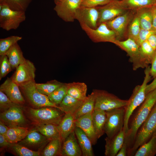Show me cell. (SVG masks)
<instances>
[{"label":"cell","instance_id":"cell-53","mask_svg":"<svg viewBox=\"0 0 156 156\" xmlns=\"http://www.w3.org/2000/svg\"><path fill=\"white\" fill-rule=\"evenodd\" d=\"M64 0H54V2L55 4H56Z\"/></svg>","mask_w":156,"mask_h":156},{"label":"cell","instance_id":"cell-45","mask_svg":"<svg viewBox=\"0 0 156 156\" xmlns=\"http://www.w3.org/2000/svg\"><path fill=\"white\" fill-rule=\"evenodd\" d=\"M112 0H82L81 6L87 7L95 8L99 5H104Z\"/></svg>","mask_w":156,"mask_h":156},{"label":"cell","instance_id":"cell-15","mask_svg":"<svg viewBox=\"0 0 156 156\" xmlns=\"http://www.w3.org/2000/svg\"><path fill=\"white\" fill-rule=\"evenodd\" d=\"M96 8L99 13L98 26L102 23H106L121 15L125 10L120 6L114 0H112L103 7Z\"/></svg>","mask_w":156,"mask_h":156},{"label":"cell","instance_id":"cell-8","mask_svg":"<svg viewBox=\"0 0 156 156\" xmlns=\"http://www.w3.org/2000/svg\"><path fill=\"white\" fill-rule=\"evenodd\" d=\"M107 118L105 132L108 139H111L123 129L125 107L105 111Z\"/></svg>","mask_w":156,"mask_h":156},{"label":"cell","instance_id":"cell-40","mask_svg":"<svg viewBox=\"0 0 156 156\" xmlns=\"http://www.w3.org/2000/svg\"><path fill=\"white\" fill-rule=\"evenodd\" d=\"M22 39L18 36H11L0 39V55H5L6 51L13 45Z\"/></svg>","mask_w":156,"mask_h":156},{"label":"cell","instance_id":"cell-11","mask_svg":"<svg viewBox=\"0 0 156 156\" xmlns=\"http://www.w3.org/2000/svg\"><path fill=\"white\" fill-rule=\"evenodd\" d=\"M36 70V68L33 63L26 59L16 68L10 78L20 87L35 81Z\"/></svg>","mask_w":156,"mask_h":156},{"label":"cell","instance_id":"cell-7","mask_svg":"<svg viewBox=\"0 0 156 156\" xmlns=\"http://www.w3.org/2000/svg\"><path fill=\"white\" fill-rule=\"evenodd\" d=\"M36 84L35 81H34L19 87L29 103L37 108L51 107L59 109L58 106L49 100L47 96L38 91Z\"/></svg>","mask_w":156,"mask_h":156},{"label":"cell","instance_id":"cell-10","mask_svg":"<svg viewBox=\"0 0 156 156\" xmlns=\"http://www.w3.org/2000/svg\"><path fill=\"white\" fill-rule=\"evenodd\" d=\"M21 105L16 104L1 112L0 120L9 128L25 127L27 122L23 114Z\"/></svg>","mask_w":156,"mask_h":156},{"label":"cell","instance_id":"cell-13","mask_svg":"<svg viewBox=\"0 0 156 156\" xmlns=\"http://www.w3.org/2000/svg\"><path fill=\"white\" fill-rule=\"evenodd\" d=\"M115 44L127 53L130 57V61L132 63L134 70L144 68L141 60L139 46L134 40L129 38L123 41L117 40Z\"/></svg>","mask_w":156,"mask_h":156},{"label":"cell","instance_id":"cell-22","mask_svg":"<svg viewBox=\"0 0 156 156\" xmlns=\"http://www.w3.org/2000/svg\"><path fill=\"white\" fill-rule=\"evenodd\" d=\"M60 138L63 142L74 131L75 120L73 115L66 113L61 122L57 126Z\"/></svg>","mask_w":156,"mask_h":156},{"label":"cell","instance_id":"cell-41","mask_svg":"<svg viewBox=\"0 0 156 156\" xmlns=\"http://www.w3.org/2000/svg\"><path fill=\"white\" fill-rule=\"evenodd\" d=\"M0 56V80H1L10 72L12 69L7 55L5 54Z\"/></svg>","mask_w":156,"mask_h":156},{"label":"cell","instance_id":"cell-30","mask_svg":"<svg viewBox=\"0 0 156 156\" xmlns=\"http://www.w3.org/2000/svg\"><path fill=\"white\" fill-rule=\"evenodd\" d=\"M95 99V93L93 90L91 94L87 96L79 109L73 115L75 120L83 115L93 112L94 109Z\"/></svg>","mask_w":156,"mask_h":156},{"label":"cell","instance_id":"cell-54","mask_svg":"<svg viewBox=\"0 0 156 156\" xmlns=\"http://www.w3.org/2000/svg\"><path fill=\"white\" fill-rule=\"evenodd\" d=\"M155 6H156V4H155Z\"/></svg>","mask_w":156,"mask_h":156},{"label":"cell","instance_id":"cell-48","mask_svg":"<svg viewBox=\"0 0 156 156\" xmlns=\"http://www.w3.org/2000/svg\"><path fill=\"white\" fill-rule=\"evenodd\" d=\"M128 147L126 144L124 142L122 147L116 156H127Z\"/></svg>","mask_w":156,"mask_h":156},{"label":"cell","instance_id":"cell-35","mask_svg":"<svg viewBox=\"0 0 156 156\" xmlns=\"http://www.w3.org/2000/svg\"><path fill=\"white\" fill-rule=\"evenodd\" d=\"M152 7L146 8L138 16L141 29L145 30H152Z\"/></svg>","mask_w":156,"mask_h":156},{"label":"cell","instance_id":"cell-50","mask_svg":"<svg viewBox=\"0 0 156 156\" xmlns=\"http://www.w3.org/2000/svg\"><path fill=\"white\" fill-rule=\"evenodd\" d=\"M151 10L153 16L152 29L156 31V6L155 5L152 7Z\"/></svg>","mask_w":156,"mask_h":156},{"label":"cell","instance_id":"cell-47","mask_svg":"<svg viewBox=\"0 0 156 156\" xmlns=\"http://www.w3.org/2000/svg\"><path fill=\"white\" fill-rule=\"evenodd\" d=\"M149 44L155 50H156V34L151 35L147 40Z\"/></svg>","mask_w":156,"mask_h":156},{"label":"cell","instance_id":"cell-25","mask_svg":"<svg viewBox=\"0 0 156 156\" xmlns=\"http://www.w3.org/2000/svg\"><path fill=\"white\" fill-rule=\"evenodd\" d=\"M84 101L77 99L67 94L58 106L59 109L65 114L73 115L79 109Z\"/></svg>","mask_w":156,"mask_h":156},{"label":"cell","instance_id":"cell-14","mask_svg":"<svg viewBox=\"0 0 156 156\" xmlns=\"http://www.w3.org/2000/svg\"><path fill=\"white\" fill-rule=\"evenodd\" d=\"M99 16V10L96 7H87L81 6L77 10L75 19L80 25H85L90 28L95 29L98 27Z\"/></svg>","mask_w":156,"mask_h":156},{"label":"cell","instance_id":"cell-39","mask_svg":"<svg viewBox=\"0 0 156 156\" xmlns=\"http://www.w3.org/2000/svg\"><path fill=\"white\" fill-rule=\"evenodd\" d=\"M9 147L16 155L19 156H39L41 155L39 151H35L18 143L11 144Z\"/></svg>","mask_w":156,"mask_h":156},{"label":"cell","instance_id":"cell-51","mask_svg":"<svg viewBox=\"0 0 156 156\" xmlns=\"http://www.w3.org/2000/svg\"><path fill=\"white\" fill-rule=\"evenodd\" d=\"M156 88V77L149 84H147L146 89V94Z\"/></svg>","mask_w":156,"mask_h":156},{"label":"cell","instance_id":"cell-44","mask_svg":"<svg viewBox=\"0 0 156 156\" xmlns=\"http://www.w3.org/2000/svg\"><path fill=\"white\" fill-rule=\"evenodd\" d=\"M156 32L153 30H145L141 28L136 43L139 47L142 42L147 40L148 38L151 35L155 34Z\"/></svg>","mask_w":156,"mask_h":156},{"label":"cell","instance_id":"cell-37","mask_svg":"<svg viewBox=\"0 0 156 156\" xmlns=\"http://www.w3.org/2000/svg\"><path fill=\"white\" fill-rule=\"evenodd\" d=\"M68 86V83H64L48 96L49 100L54 104L59 105L67 94Z\"/></svg>","mask_w":156,"mask_h":156},{"label":"cell","instance_id":"cell-32","mask_svg":"<svg viewBox=\"0 0 156 156\" xmlns=\"http://www.w3.org/2000/svg\"><path fill=\"white\" fill-rule=\"evenodd\" d=\"M140 56L144 68L151 64L154 57L155 50L149 44L147 40L142 42L139 47Z\"/></svg>","mask_w":156,"mask_h":156},{"label":"cell","instance_id":"cell-31","mask_svg":"<svg viewBox=\"0 0 156 156\" xmlns=\"http://www.w3.org/2000/svg\"><path fill=\"white\" fill-rule=\"evenodd\" d=\"M36 125L35 129L49 140L60 138L57 125L50 123Z\"/></svg>","mask_w":156,"mask_h":156},{"label":"cell","instance_id":"cell-12","mask_svg":"<svg viewBox=\"0 0 156 156\" xmlns=\"http://www.w3.org/2000/svg\"><path fill=\"white\" fill-rule=\"evenodd\" d=\"M82 0H64L55 4L54 10L57 16L66 22H73Z\"/></svg>","mask_w":156,"mask_h":156},{"label":"cell","instance_id":"cell-2","mask_svg":"<svg viewBox=\"0 0 156 156\" xmlns=\"http://www.w3.org/2000/svg\"><path fill=\"white\" fill-rule=\"evenodd\" d=\"M150 68L149 66L145 68V77L142 84L135 88L131 96L128 100V103L125 107L123 129L125 135L128 132L129 121L131 116L135 109L140 106L145 98L146 87L152 77L150 74Z\"/></svg>","mask_w":156,"mask_h":156},{"label":"cell","instance_id":"cell-46","mask_svg":"<svg viewBox=\"0 0 156 156\" xmlns=\"http://www.w3.org/2000/svg\"><path fill=\"white\" fill-rule=\"evenodd\" d=\"M150 68V74L152 77L154 78L156 77V50L155 53L153 60Z\"/></svg>","mask_w":156,"mask_h":156},{"label":"cell","instance_id":"cell-1","mask_svg":"<svg viewBox=\"0 0 156 156\" xmlns=\"http://www.w3.org/2000/svg\"><path fill=\"white\" fill-rule=\"evenodd\" d=\"M156 103V88L146 94L144 100L140 105L132 119L124 141L127 145L128 151L133 145L139 129L148 116Z\"/></svg>","mask_w":156,"mask_h":156},{"label":"cell","instance_id":"cell-23","mask_svg":"<svg viewBox=\"0 0 156 156\" xmlns=\"http://www.w3.org/2000/svg\"><path fill=\"white\" fill-rule=\"evenodd\" d=\"M74 132L81 151L82 156H94L92 145L85 133L81 128L76 126Z\"/></svg>","mask_w":156,"mask_h":156},{"label":"cell","instance_id":"cell-38","mask_svg":"<svg viewBox=\"0 0 156 156\" xmlns=\"http://www.w3.org/2000/svg\"><path fill=\"white\" fill-rule=\"evenodd\" d=\"M32 0H0V4L16 11H25Z\"/></svg>","mask_w":156,"mask_h":156},{"label":"cell","instance_id":"cell-26","mask_svg":"<svg viewBox=\"0 0 156 156\" xmlns=\"http://www.w3.org/2000/svg\"><path fill=\"white\" fill-rule=\"evenodd\" d=\"M5 54L8 57L12 69H16L26 60L18 43L11 47Z\"/></svg>","mask_w":156,"mask_h":156},{"label":"cell","instance_id":"cell-17","mask_svg":"<svg viewBox=\"0 0 156 156\" xmlns=\"http://www.w3.org/2000/svg\"><path fill=\"white\" fill-rule=\"evenodd\" d=\"M50 141L34 129L29 131L27 135L18 144L34 151L40 148Z\"/></svg>","mask_w":156,"mask_h":156},{"label":"cell","instance_id":"cell-19","mask_svg":"<svg viewBox=\"0 0 156 156\" xmlns=\"http://www.w3.org/2000/svg\"><path fill=\"white\" fill-rule=\"evenodd\" d=\"M81 151L74 131L63 142L61 156H81Z\"/></svg>","mask_w":156,"mask_h":156},{"label":"cell","instance_id":"cell-34","mask_svg":"<svg viewBox=\"0 0 156 156\" xmlns=\"http://www.w3.org/2000/svg\"><path fill=\"white\" fill-rule=\"evenodd\" d=\"M62 142L60 138L51 140L44 148L41 155L43 156L61 155Z\"/></svg>","mask_w":156,"mask_h":156},{"label":"cell","instance_id":"cell-29","mask_svg":"<svg viewBox=\"0 0 156 156\" xmlns=\"http://www.w3.org/2000/svg\"><path fill=\"white\" fill-rule=\"evenodd\" d=\"M116 2L125 9L149 7L156 4V0H122Z\"/></svg>","mask_w":156,"mask_h":156},{"label":"cell","instance_id":"cell-49","mask_svg":"<svg viewBox=\"0 0 156 156\" xmlns=\"http://www.w3.org/2000/svg\"><path fill=\"white\" fill-rule=\"evenodd\" d=\"M5 136L0 134V146L1 148L9 147L11 144Z\"/></svg>","mask_w":156,"mask_h":156},{"label":"cell","instance_id":"cell-55","mask_svg":"<svg viewBox=\"0 0 156 156\" xmlns=\"http://www.w3.org/2000/svg\"><path fill=\"white\" fill-rule=\"evenodd\" d=\"M155 34H156V33H155Z\"/></svg>","mask_w":156,"mask_h":156},{"label":"cell","instance_id":"cell-42","mask_svg":"<svg viewBox=\"0 0 156 156\" xmlns=\"http://www.w3.org/2000/svg\"><path fill=\"white\" fill-rule=\"evenodd\" d=\"M141 28L138 16L135 17L131 23L129 29V38L136 43Z\"/></svg>","mask_w":156,"mask_h":156},{"label":"cell","instance_id":"cell-52","mask_svg":"<svg viewBox=\"0 0 156 156\" xmlns=\"http://www.w3.org/2000/svg\"><path fill=\"white\" fill-rule=\"evenodd\" d=\"M9 127L0 120V134L5 136Z\"/></svg>","mask_w":156,"mask_h":156},{"label":"cell","instance_id":"cell-33","mask_svg":"<svg viewBox=\"0 0 156 156\" xmlns=\"http://www.w3.org/2000/svg\"><path fill=\"white\" fill-rule=\"evenodd\" d=\"M156 155V131L150 140L140 147L134 156H154Z\"/></svg>","mask_w":156,"mask_h":156},{"label":"cell","instance_id":"cell-43","mask_svg":"<svg viewBox=\"0 0 156 156\" xmlns=\"http://www.w3.org/2000/svg\"><path fill=\"white\" fill-rule=\"evenodd\" d=\"M16 104L13 103L5 94L0 90V109L1 112L8 110Z\"/></svg>","mask_w":156,"mask_h":156},{"label":"cell","instance_id":"cell-21","mask_svg":"<svg viewBox=\"0 0 156 156\" xmlns=\"http://www.w3.org/2000/svg\"><path fill=\"white\" fill-rule=\"evenodd\" d=\"M129 20V15L126 13L105 23L109 29L115 32L118 40L123 34Z\"/></svg>","mask_w":156,"mask_h":156},{"label":"cell","instance_id":"cell-3","mask_svg":"<svg viewBox=\"0 0 156 156\" xmlns=\"http://www.w3.org/2000/svg\"><path fill=\"white\" fill-rule=\"evenodd\" d=\"M156 131V103L136 134L133 145L127 156H134L138 149L148 141Z\"/></svg>","mask_w":156,"mask_h":156},{"label":"cell","instance_id":"cell-6","mask_svg":"<svg viewBox=\"0 0 156 156\" xmlns=\"http://www.w3.org/2000/svg\"><path fill=\"white\" fill-rule=\"evenodd\" d=\"M96 94L94 109L105 111L125 107L128 100L120 99L115 95L103 90L94 89Z\"/></svg>","mask_w":156,"mask_h":156},{"label":"cell","instance_id":"cell-20","mask_svg":"<svg viewBox=\"0 0 156 156\" xmlns=\"http://www.w3.org/2000/svg\"><path fill=\"white\" fill-rule=\"evenodd\" d=\"M125 136L123 129L111 139L106 137L105 138V156H116L124 143Z\"/></svg>","mask_w":156,"mask_h":156},{"label":"cell","instance_id":"cell-5","mask_svg":"<svg viewBox=\"0 0 156 156\" xmlns=\"http://www.w3.org/2000/svg\"><path fill=\"white\" fill-rule=\"evenodd\" d=\"M26 18L25 11L13 10L0 4V27L3 29H16Z\"/></svg>","mask_w":156,"mask_h":156},{"label":"cell","instance_id":"cell-28","mask_svg":"<svg viewBox=\"0 0 156 156\" xmlns=\"http://www.w3.org/2000/svg\"><path fill=\"white\" fill-rule=\"evenodd\" d=\"M29 131L25 127H10L5 136L10 143H16L25 138Z\"/></svg>","mask_w":156,"mask_h":156},{"label":"cell","instance_id":"cell-27","mask_svg":"<svg viewBox=\"0 0 156 156\" xmlns=\"http://www.w3.org/2000/svg\"><path fill=\"white\" fill-rule=\"evenodd\" d=\"M87 86L84 82H75L68 83L67 94L73 98L84 101L86 98Z\"/></svg>","mask_w":156,"mask_h":156},{"label":"cell","instance_id":"cell-4","mask_svg":"<svg viewBox=\"0 0 156 156\" xmlns=\"http://www.w3.org/2000/svg\"><path fill=\"white\" fill-rule=\"evenodd\" d=\"M28 113L36 124L50 123L58 125L65 113L60 109L46 107L36 109L29 107Z\"/></svg>","mask_w":156,"mask_h":156},{"label":"cell","instance_id":"cell-9","mask_svg":"<svg viewBox=\"0 0 156 156\" xmlns=\"http://www.w3.org/2000/svg\"><path fill=\"white\" fill-rule=\"evenodd\" d=\"M89 38L94 42H108L115 44L117 40L115 32L109 29L105 23L100 24L95 29L85 25H81Z\"/></svg>","mask_w":156,"mask_h":156},{"label":"cell","instance_id":"cell-36","mask_svg":"<svg viewBox=\"0 0 156 156\" xmlns=\"http://www.w3.org/2000/svg\"><path fill=\"white\" fill-rule=\"evenodd\" d=\"M64 83L56 80H51L45 83H36V87L41 94L48 96Z\"/></svg>","mask_w":156,"mask_h":156},{"label":"cell","instance_id":"cell-16","mask_svg":"<svg viewBox=\"0 0 156 156\" xmlns=\"http://www.w3.org/2000/svg\"><path fill=\"white\" fill-rule=\"evenodd\" d=\"M19 86L10 78L8 77L0 86L3 92L14 103L22 105L25 101L20 90Z\"/></svg>","mask_w":156,"mask_h":156},{"label":"cell","instance_id":"cell-24","mask_svg":"<svg viewBox=\"0 0 156 156\" xmlns=\"http://www.w3.org/2000/svg\"><path fill=\"white\" fill-rule=\"evenodd\" d=\"M92 122L98 139L105 133V126L107 118L105 111L94 109L92 113Z\"/></svg>","mask_w":156,"mask_h":156},{"label":"cell","instance_id":"cell-18","mask_svg":"<svg viewBox=\"0 0 156 156\" xmlns=\"http://www.w3.org/2000/svg\"><path fill=\"white\" fill-rule=\"evenodd\" d=\"M92 113L83 115L75 120V126L81 128L89 138L92 145H94L99 139L93 127Z\"/></svg>","mask_w":156,"mask_h":156}]
</instances>
